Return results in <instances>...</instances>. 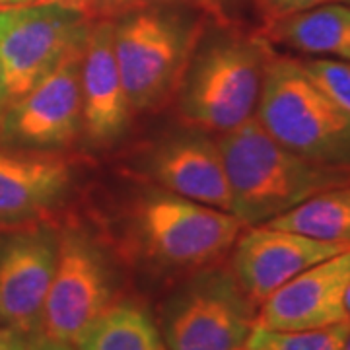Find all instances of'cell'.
I'll use <instances>...</instances> for the list:
<instances>
[{"label": "cell", "instance_id": "cell-1", "mask_svg": "<svg viewBox=\"0 0 350 350\" xmlns=\"http://www.w3.org/2000/svg\"><path fill=\"white\" fill-rule=\"evenodd\" d=\"M232 191V214L265 224L313 195L350 183V167L310 160L276 142L253 117L218 138Z\"/></svg>", "mask_w": 350, "mask_h": 350}, {"label": "cell", "instance_id": "cell-2", "mask_svg": "<svg viewBox=\"0 0 350 350\" xmlns=\"http://www.w3.org/2000/svg\"><path fill=\"white\" fill-rule=\"evenodd\" d=\"M255 119L288 150L350 167V113L313 84L298 59L271 55Z\"/></svg>", "mask_w": 350, "mask_h": 350}, {"label": "cell", "instance_id": "cell-3", "mask_svg": "<svg viewBox=\"0 0 350 350\" xmlns=\"http://www.w3.org/2000/svg\"><path fill=\"white\" fill-rule=\"evenodd\" d=\"M273 51L265 38L226 36L202 45L181 76V115L200 131L228 133L255 117Z\"/></svg>", "mask_w": 350, "mask_h": 350}, {"label": "cell", "instance_id": "cell-4", "mask_svg": "<svg viewBox=\"0 0 350 350\" xmlns=\"http://www.w3.org/2000/svg\"><path fill=\"white\" fill-rule=\"evenodd\" d=\"M247 226L232 213L170 191L142 195L131 211L138 255L160 271H199L234 247Z\"/></svg>", "mask_w": 350, "mask_h": 350}, {"label": "cell", "instance_id": "cell-5", "mask_svg": "<svg viewBox=\"0 0 350 350\" xmlns=\"http://www.w3.org/2000/svg\"><path fill=\"white\" fill-rule=\"evenodd\" d=\"M257 310L232 269L208 265L165 298L158 327L167 350H239L257 325Z\"/></svg>", "mask_w": 350, "mask_h": 350}, {"label": "cell", "instance_id": "cell-6", "mask_svg": "<svg viewBox=\"0 0 350 350\" xmlns=\"http://www.w3.org/2000/svg\"><path fill=\"white\" fill-rule=\"evenodd\" d=\"M191 27L174 14L135 10L113 24L115 59L133 111L160 105L185 72Z\"/></svg>", "mask_w": 350, "mask_h": 350}, {"label": "cell", "instance_id": "cell-7", "mask_svg": "<svg viewBox=\"0 0 350 350\" xmlns=\"http://www.w3.org/2000/svg\"><path fill=\"white\" fill-rule=\"evenodd\" d=\"M90 24L63 4L0 8V70L8 103L27 94L70 51L86 43Z\"/></svg>", "mask_w": 350, "mask_h": 350}, {"label": "cell", "instance_id": "cell-8", "mask_svg": "<svg viewBox=\"0 0 350 350\" xmlns=\"http://www.w3.org/2000/svg\"><path fill=\"white\" fill-rule=\"evenodd\" d=\"M117 296L115 271L100 243L84 230L59 234V259L38 335L75 345Z\"/></svg>", "mask_w": 350, "mask_h": 350}, {"label": "cell", "instance_id": "cell-9", "mask_svg": "<svg viewBox=\"0 0 350 350\" xmlns=\"http://www.w3.org/2000/svg\"><path fill=\"white\" fill-rule=\"evenodd\" d=\"M84 45L70 51L41 82L6 105L0 121L2 142L18 150L53 152L70 146L80 137Z\"/></svg>", "mask_w": 350, "mask_h": 350}, {"label": "cell", "instance_id": "cell-10", "mask_svg": "<svg viewBox=\"0 0 350 350\" xmlns=\"http://www.w3.org/2000/svg\"><path fill=\"white\" fill-rule=\"evenodd\" d=\"M59 259V232L49 226L0 239V329L36 335Z\"/></svg>", "mask_w": 350, "mask_h": 350}, {"label": "cell", "instance_id": "cell-11", "mask_svg": "<svg viewBox=\"0 0 350 350\" xmlns=\"http://www.w3.org/2000/svg\"><path fill=\"white\" fill-rule=\"evenodd\" d=\"M350 250L267 224L247 226L234 243L232 273L257 308L288 280L317 262Z\"/></svg>", "mask_w": 350, "mask_h": 350}, {"label": "cell", "instance_id": "cell-12", "mask_svg": "<svg viewBox=\"0 0 350 350\" xmlns=\"http://www.w3.org/2000/svg\"><path fill=\"white\" fill-rule=\"evenodd\" d=\"M350 250L317 262L288 280L257 310V325L271 331H308L349 321Z\"/></svg>", "mask_w": 350, "mask_h": 350}, {"label": "cell", "instance_id": "cell-13", "mask_svg": "<svg viewBox=\"0 0 350 350\" xmlns=\"http://www.w3.org/2000/svg\"><path fill=\"white\" fill-rule=\"evenodd\" d=\"M82 133L92 146H109L123 137L133 107L115 59L113 22L90 25L80 63Z\"/></svg>", "mask_w": 350, "mask_h": 350}, {"label": "cell", "instance_id": "cell-14", "mask_svg": "<svg viewBox=\"0 0 350 350\" xmlns=\"http://www.w3.org/2000/svg\"><path fill=\"white\" fill-rule=\"evenodd\" d=\"M148 172L163 191L232 213V191L218 140L200 131L160 142L148 160Z\"/></svg>", "mask_w": 350, "mask_h": 350}, {"label": "cell", "instance_id": "cell-15", "mask_svg": "<svg viewBox=\"0 0 350 350\" xmlns=\"http://www.w3.org/2000/svg\"><path fill=\"white\" fill-rule=\"evenodd\" d=\"M75 172L53 152L0 148V228L49 214L68 195Z\"/></svg>", "mask_w": 350, "mask_h": 350}, {"label": "cell", "instance_id": "cell-16", "mask_svg": "<svg viewBox=\"0 0 350 350\" xmlns=\"http://www.w3.org/2000/svg\"><path fill=\"white\" fill-rule=\"evenodd\" d=\"M262 38L304 55L350 61V6L325 2L267 22Z\"/></svg>", "mask_w": 350, "mask_h": 350}, {"label": "cell", "instance_id": "cell-17", "mask_svg": "<svg viewBox=\"0 0 350 350\" xmlns=\"http://www.w3.org/2000/svg\"><path fill=\"white\" fill-rule=\"evenodd\" d=\"M76 350H167L160 327L137 301H115L76 338Z\"/></svg>", "mask_w": 350, "mask_h": 350}, {"label": "cell", "instance_id": "cell-18", "mask_svg": "<svg viewBox=\"0 0 350 350\" xmlns=\"http://www.w3.org/2000/svg\"><path fill=\"white\" fill-rule=\"evenodd\" d=\"M265 224L319 241L350 245V183L317 193Z\"/></svg>", "mask_w": 350, "mask_h": 350}, {"label": "cell", "instance_id": "cell-19", "mask_svg": "<svg viewBox=\"0 0 350 350\" xmlns=\"http://www.w3.org/2000/svg\"><path fill=\"white\" fill-rule=\"evenodd\" d=\"M350 321L308 331H271L255 325L247 338L250 350H345Z\"/></svg>", "mask_w": 350, "mask_h": 350}, {"label": "cell", "instance_id": "cell-20", "mask_svg": "<svg viewBox=\"0 0 350 350\" xmlns=\"http://www.w3.org/2000/svg\"><path fill=\"white\" fill-rule=\"evenodd\" d=\"M300 64L304 72L327 98L335 101L340 109L350 113V61L315 57L300 61Z\"/></svg>", "mask_w": 350, "mask_h": 350}, {"label": "cell", "instance_id": "cell-21", "mask_svg": "<svg viewBox=\"0 0 350 350\" xmlns=\"http://www.w3.org/2000/svg\"><path fill=\"white\" fill-rule=\"evenodd\" d=\"M162 2H172V0H84L80 12L84 14L88 20L111 18V16H123L135 10L152 8Z\"/></svg>", "mask_w": 350, "mask_h": 350}, {"label": "cell", "instance_id": "cell-22", "mask_svg": "<svg viewBox=\"0 0 350 350\" xmlns=\"http://www.w3.org/2000/svg\"><path fill=\"white\" fill-rule=\"evenodd\" d=\"M325 2H335V0H257V6L261 10L265 22H273V20L308 10Z\"/></svg>", "mask_w": 350, "mask_h": 350}, {"label": "cell", "instance_id": "cell-23", "mask_svg": "<svg viewBox=\"0 0 350 350\" xmlns=\"http://www.w3.org/2000/svg\"><path fill=\"white\" fill-rule=\"evenodd\" d=\"M2 350H31V337L4 329V347Z\"/></svg>", "mask_w": 350, "mask_h": 350}, {"label": "cell", "instance_id": "cell-24", "mask_svg": "<svg viewBox=\"0 0 350 350\" xmlns=\"http://www.w3.org/2000/svg\"><path fill=\"white\" fill-rule=\"evenodd\" d=\"M31 350H76L75 345L68 342H59V340H51L41 335H31Z\"/></svg>", "mask_w": 350, "mask_h": 350}, {"label": "cell", "instance_id": "cell-25", "mask_svg": "<svg viewBox=\"0 0 350 350\" xmlns=\"http://www.w3.org/2000/svg\"><path fill=\"white\" fill-rule=\"evenodd\" d=\"M84 0H33V4H63V6H70L80 10Z\"/></svg>", "mask_w": 350, "mask_h": 350}, {"label": "cell", "instance_id": "cell-26", "mask_svg": "<svg viewBox=\"0 0 350 350\" xmlns=\"http://www.w3.org/2000/svg\"><path fill=\"white\" fill-rule=\"evenodd\" d=\"M6 105H8V94H6L4 78H2V70H0V121H2V115L6 111Z\"/></svg>", "mask_w": 350, "mask_h": 350}, {"label": "cell", "instance_id": "cell-27", "mask_svg": "<svg viewBox=\"0 0 350 350\" xmlns=\"http://www.w3.org/2000/svg\"><path fill=\"white\" fill-rule=\"evenodd\" d=\"M22 4H33V0H0V8H4V6H22Z\"/></svg>", "mask_w": 350, "mask_h": 350}, {"label": "cell", "instance_id": "cell-28", "mask_svg": "<svg viewBox=\"0 0 350 350\" xmlns=\"http://www.w3.org/2000/svg\"><path fill=\"white\" fill-rule=\"evenodd\" d=\"M345 308H347V317H349L350 321V284L349 290H347V298H345Z\"/></svg>", "mask_w": 350, "mask_h": 350}, {"label": "cell", "instance_id": "cell-29", "mask_svg": "<svg viewBox=\"0 0 350 350\" xmlns=\"http://www.w3.org/2000/svg\"><path fill=\"white\" fill-rule=\"evenodd\" d=\"M4 347V329H0V350Z\"/></svg>", "mask_w": 350, "mask_h": 350}, {"label": "cell", "instance_id": "cell-30", "mask_svg": "<svg viewBox=\"0 0 350 350\" xmlns=\"http://www.w3.org/2000/svg\"><path fill=\"white\" fill-rule=\"evenodd\" d=\"M345 350H350V331H349V337H347V345H345Z\"/></svg>", "mask_w": 350, "mask_h": 350}, {"label": "cell", "instance_id": "cell-31", "mask_svg": "<svg viewBox=\"0 0 350 350\" xmlns=\"http://www.w3.org/2000/svg\"><path fill=\"white\" fill-rule=\"evenodd\" d=\"M239 350H250V349H245V347H243V349H239Z\"/></svg>", "mask_w": 350, "mask_h": 350}, {"label": "cell", "instance_id": "cell-32", "mask_svg": "<svg viewBox=\"0 0 350 350\" xmlns=\"http://www.w3.org/2000/svg\"><path fill=\"white\" fill-rule=\"evenodd\" d=\"M335 2H342V0H335Z\"/></svg>", "mask_w": 350, "mask_h": 350}]
</instances>
